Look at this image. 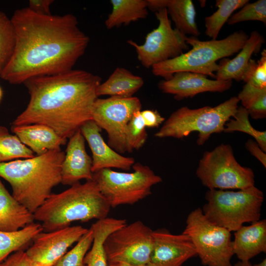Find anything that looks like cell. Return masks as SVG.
<instances>
[{
  "label": "cell",
  "instance_id": "obj_1",
  "mask_svg": "<svg viewBox=\"0 0 266 266\" xmlns=\"http://www.w3.org/2000/svg\"><path fill=\"white\" fill-rule=\"evenodd\" d=\"M11 20L15 46L0 77L12 84L72 69L89 43L72 14L42 15L26 7L15 10Z\"/></svg>",
  "mask_w": 266,
  "mask_h": 266
},
{
  "label": "cell",
  "instance_id": "obj_34",
  "mask_svg": "<svg viewBox=\"0 0 266 266\" xmlns=\"http://www.w3.org/2000/svg\"><path fill=\"white\" fill-rule=\"evenodd\" d=\"M141 110L135 111L129 122L127 128L126 141L127 152L140 149L145 144L147 133L146 127L140 114Z\"/></svg>",
  "mask_w": 266,
  "mask_h": 266
},
{
  "label": "cell",
  "instance_id": "obj_33",
  "mask_svg": "<svg viewBox=\"0 0 266 266\" xmlns=\"http://www.w3.org/2000/svg\"><path fill=\"white\" fill-rule=\"evenodd\" d=\"M93 239L94 232L90 228L73 248L66 252L54 266H86L84 259L92 245Z\"/></svg>",
  "mask_w": 266,
  "mask_h": 266
},
{
  "label": "cell",
  "instance_id": "obj_22",
  "mask_svg": "<svg viewBox=\"0 0 266 266\" xmlns=\"http://www.w3.org/2000/svg\"><path fill=\"white\" fill-rule=\"evenodd\" d=\"M34 221L33 214L9 193L0 177V231H16Z\"/></svg>",
  "mask_w": 266,
  "mask_h": 266
},
{
  "label": "cell",
  "instance_id": "obj_35",
  "mask_svg": "<svg viewBox=\"0 0 266 266\" xmlns=\"http://www.w3.org/2000/svg\"><path fill=\"white\" fill-rule=\"evenodd\" d=\"M258 21L266 24V0H258L248 2L240 10L232 15L227 21L228 25H234L242 22Z\"/></svg>",
  "mask_w": 266,
  "mask_h": 266
},
{
  "label": "cell",
  "instance_id": "obj_44",
  "mask_svg": "<svg viewBox=\"0 0 266 266\" xmlns=\"http://www.w3.org/2000/svg\"><path fill=\"white\" fill-rule=\"evenodd\" d=\"M30 266H49L32 262Z\"/></svg>",
  "mask_w": 266,
  "mask_h": 266
},
{
  "label": "cell",
  "instance_id": "obj_2",
  "mask_svg": "<svg viewBox=\"0 0 266 266\" xmlns=\"http://www.w3.org/2000/svg\"><path fill=\"white\" fill-rule=\"evenodd\" d=\"M101 81L98 75L73 69L30 78L23 83L30 95L29 103L12 126L42 124L67 139L92 120Z\"/></svg>",
  "mask_w": 266,
  "mask_h": 266
},
{
  "label": "cell",
  "instance_id": "obj_24",
  "mask_svg": "<svg viewBox=\"0 0 266 266\" xmlns=\"http://www.w3.org/2000/svg\"><path fill=\"white\" fill-rule=\"evenodd\" d=\"M144 80L125 68L118 67L108 79L99 86L98 97H131L143 86Z\"/></svg>",
  "mask_w": 266,
  "mask_h": 266
},
{
  "label": "cell",
  "instance_id": "obj_11",
  "mask_svg": "<svg viewBox=\"0 0 266 266\" xmlns=\"http://www.w3.org/2000/svg\"><path fill=\"white\" fill-rule=\"evenodd\" d=\"M155 15L159 25L147 33L143 44L132 40L127 41L135 49L138 61L146 68L178 57L189 48L187 36L172 28L166 8L159 9Z\"/></svg>",
  "mask_w": 266,
  "mask_h": 266
},
{
  "label": "cell",
  "instance_id": "obj_7",
  "mask_svg": "<svg viewBox=\"0 0 266 266\" xmlns=\"http://www.w3.org/2000/svg\"><path fill=\"white\" fill-rule=\"evenodd\" d=\"M201 209L206 218L232 232L260 220L264 197L253 186L238 191L209 189Z\"/></svg>",
  "mask_w": 266,
  "mask_h": 266
},
{
  "label": "cell",
  "instance_id": "obj_25",
  "mask_svg": "<svg viewBox=\"0 0 266 266\" xmlns=\"http://www.w3.org/2000/svg\"><path fill=\"white\" fill-rule=\"evenodd\" d=\"M158 8L166 9L175 28L184 33L198 37L200 32L196 21V11L191 0H158Z\"/></svg>",
  "mask_w": 266,
  "mask_h": 266
},
{
  "label": "cell",
  "instance_id": "obj_16",
  "mask_svg": "<svg viewBox=\"0 0 266 266\" xmlns=\"http://www.w3.org/2000/svg\"><path fill=\"white\" fill-rule=\"evenodd\" d=\"M232 84V80H211L202 74L181 71L161 80L158 87L163 93L172 95L176 100H181L207 92L222 93L230 89Z\"/></svg>",
  "mask_w": 266,
  "mask_h": 266
},
{
  "label": "cell",
  "instance_id": "obj_40",
  "mask_svg": "<svg viewBox=\"0 0 266 266\" xmlns=\"http://www.w3.org/2000/svg\"><path fill=\"white\" fill-rule=\"evenodd\" d=\"M246 147L250 153L255 157L263 165L266 167V155L258 144L252 139H248L246 143Z\"/></svg>",
  "mask_w": 266,
  "mask_h": 266
},
{
  "label": "cell",
  "instance_id": "obj_15",
  "mask_svg": "<svg viewBox=\"0 0 266 266\" xmlns=\"http://www.w3.org/2000/svg\"><path fill=\"white\" fill-rule=\"evenodd\" d=\"M153 249L150 262L156 266H181L197 256L194 244L187 235L173 234L166 230L153 231Z\"/></svg>",
  "mask_w": 266,
  "mask_h": 266
},
{
  "label": "cell",
  "instance_id": "obj_39",
  "mask_svg": "<svg viewBox=\"0 0 266 266\" xmlns=\"http://www.w3.org/2000/svg\"><path fill=\"white\" fill-rule=\"evenodd\" d=\"M53 0H30L28 7L32 11L42 15H50V7Z\"/></svg>",
  "mask_w": 266,
  "mask_h": 266
},
{
  "label": "cell",
  "instance_id": "obj_29",
  "mask_svg": "<svg viewBox=\"0 0 266 266\" xmlns=\"http://www.w3.org/2000/svg\"><path fill=\"white\" fill-rule=\"evenodd\" d=\"M35 156L17 135L10 133L6 128L0 126V163L19 158H30Z\"/></svg>",
  "mask_w": 266,
  "mask_h": 266
},
{
  "label": "cell",
  "instance_id": "obj_12",
  "mask_svg": "<svg viewBox=\"0 0 266 266\" xmlns=\"http://www.w3.org/2000/svg\"><path fill=\"white\" fill-rule=\"evenodd\" d=\"M142 104L136 97L98 98L92 110V120L106 131L108 145L119 154L127 152L128 126L134 113L141 110Z\"/></svg>",
  "mask_w": 266,
  "mask_h": 266
},
{
  "label": "cell",
  "instance_id": "obj_10",
  "mask_svg": "<svg viewBox=\"0 0 266 266\" xmlns=\"http://www.w3.org/2000/svg\"><path fill=\"white\" fill-rule=\"evenodd\" d=\"M183 233L189 236L204 266H232L234 255L231 232L207 220L202 209L191 212Z\"/></svg>",
  "mask_w": 266,
  "mask_h": 266
},
{
  "label": "cell",
  "instance_id": "obj_45",
  "mask_svg": "<svg viewBox=\"0 0 266 266\" xmlns=\"http://www.w3.org/2000/svg\"><path fill=\"white\" fill-rule=\"evenodd\" d=\"M2 91L1 87H0V101L2 99Z\"/></svg>",
  "mask_w": 266,
  "mask_h": 266
},
{
  "label": "cell",
  "instance_id": "obj_14",
  "mask_svg": "<svg viewBox=\"0 0 266 266\" xmlns=\"http://www.w3.org/2000/svg\"><path fill=\"white\" fill-rule=\"evenodd\" d=\"M88 229L81 226H68L50 232L42 231L33 238L26 252L33 262L54 266Z\"/></svg>",
  "mask_w": 266,
  "mask_h": 266
},
{
  "label": "cell",
  "instance_id": "obj_13",
  "mask_svg": "<svg viewBox=\"0 0 266 266\" xmlns=\"http://www.w3.org/2000/svg\"><path fill=\"white\" fill-rule=\"evenodd\" d=\"M153 232L139 220L112 232L103 244L107 262L123 261L137 265L151 263Z\"/></svg>",
  "mask_w": 266,
  "mask_h": 266
},
{
  "label": "cell",
  "instance_id": "obj_37",
  "mask_svg": "<svg viewBox=\"0 0 266 266\" xmlns=\"http://www.w3.org/2000/svg\"><path fill=\"white\" fill-rule=\"evenodd\" d=\"M32 262L26 251L21 250L10 255L0 263V266H30Z\"/></svg>",
  "mask_w": 266,
  "mask_h": 266
},
{
  "label": "cell",
  "instance_id": "obj_26",
  "mask_svg": "<svg viewBox=\"0 0 266 266\" xmlns=\"http://www.w3.org/2000/svg\"><path fill=\"white\" fill-rule=\"evenodd\" d=\"M112 11L105 21L107 29L145 19L148 14L147 0H111Z\"/></svg>",
  "mask_w": 266,
  "mask_h": 266
},
{
  "label": "cell",
  "instance_id": "obj_32",
  "mask_svg": "<svg viewBox=\"0 0 266 266\" xmlns=\"http://www.w3.org/2000/svg\"><path fill=\"white\" fill-rule=\"evenodd\" d=\"M15 43V30L11 18L0 10V74L13 55Z\"/></svg>",
  "mask_w": 266,
  "mask_h": 266
},
{
  "label": "cell",
  "instance_id": "obj_8",
  "mask_svg": "<svg viewBox=\"0 0 266 266\" xmlns=\"http://www.w3.org/2000/svg\"><path fill=\"white\" fill-rule=\"evenodd\" d=\"M132 172L110 168L93 173V179L110 207L133 205L151 194V188L162 181L147 166L135 163Z\"/></svg>",
  "mask_w": 266,
  "mask_h": 266
},
{
  "label": "cell",
  "instance_id": "obj_28",
  "mask_svg": "<svg viewBox=\"0 0 266 266\" xmlns=\"http://www.w3.org/2000/svg\"><path fill=\"white\" fill-rule=\"evenodd\" d=\"M249 0H217V10L211 15L205 17V34L212 39H217L222 27L233 15V12L241 8Z\"/></svg>",
  "mask_w": 266,
  "mask_h": 266
},
{
  "label": "cell",
  "instance_id": "obj_23",
  "mask_svg": "<svg viewBox=\"0 0 266 266\" xmlns=\"http://www.w3.org/2000/svg\"><path fill=\"white\" fill-rule=\"evenodd\" d=\"M126 224L125 219L106 217L97 220L91 226L94 232V239L91 248L84 259L86 266H107L104 242L112 232Z\"/></svg>",
  "mask_w": 266,
  "mask_h": 266
},
{
  "label": "cell",
  "instance_id": "obj_17",
  "mask_svg": "<svg viewBox=\"0 0 266 266\" xmlns=\"http://www.w3.org/2000/svg\"><path fill=\"white\" fill-rule=\"evenodd\" d=\"M80 130L92 152L93 173L107 168H117L125 171L131 169L135 163L134 159L122 156L106 144L100 134L101 129L93 120L84 123Z\"/></svg>",
  "mask_w": 266,
  "mask_h": 266
},
{
  "label": "cell",
  "instance_id": "obj_4",
  "mask_svg": "<svg viewBox=\"0 0 266 266\" xmlns=\"http://www.w3.org/2000/svg\"><path fill=\"white\" fill-rule=\"evenodd\" d=\"M110 208L93 179L75 183L60 193H52L33 215L44 232H50L75 221L104 219Z\"/></svg>",
  "mask_w": 266,
  "mask_h": 266
},
{
  "label": "cell",
  "instance_id": "obj_41",
  "mask_svg": "<svg viewBox=\"0 0 266 266\" xmlns=\"http://www.w3.org/2000/svg\"><path fill=\"white\" fill-rule=\"evenodd\" d=\"M107 266H156L151 263L145 265H137L123 261H113L108 262Z\"/></svg>",
  "mask_w": 266,
  "mask_h": 266
},
{
  "label": "cell",
  "instance_id": "obj_18",
  "mask_svg": "<svg viewBox=\"0 0 266 266\" xmlns=\"http://www.w3.org/2000/svg\"><path fill=\"white\" fill-rule=\"evenodd\" d=\"M92 159L88 154L85 138L78 129L69 138L61 168V183L71 186L81 179L93 180Z\"/></svg>",
  "mask_w": 266,
  "mask_h": 266
},
{
  "label": "cell",
  "instance_id": "obj_30",
  "mask_svg": "<svg viewBox=\"0 0 266 266\" xmlns=\"http://www.w3.org/2000/svg\"><path fill=\"white\" fill-rule=\"evenodd\" d=\"M242 106L254 119L266 117V89H261L245 83L238 96Z\"/></svg>",
  "mask_w": 266,
  "mask_h": 266
},
{
  "label": "cell",
  "instance_id": "obj_42",
  "mask_svg": "<svg viewBox=\"0 0 266 266\" xmlns=\"http://www.w3.org/2000/svg\"><path fill=\"white\" fill-rule=\"evenodd\" d=\"M234 266H253L250 261H239L235 263Z\"/></svg>",
  "mask_w": 266,
  "mask_h": 266
},
{
  "label": "cell",
  "instance_id": "obj_43",
  "mask_svg": "<svg viewBox=\"0 0 266 266\" xmlns=\"http://www.w3.org/2000/svg\"><path fill=\"white\" fill-rule=\"evenodd\" d=\"M253 266H266V259H264L261 262L254 265Z\"/></svg>",
  "mask_w": 266,
  "mask_h": 266
},
{
  "label": "cell",
  "instance_id": "obj_3",
  "mask_svg": "<svg viewBox=\"0 0 266 266\" xmlns=\"http://www.w3.org/2000/svg\"><path fill=\"white\" fill-rule=\"evenodd\" d=\"M65 152L49 151L27 159L0 163V177L7 181L12 196L33 213L61 183V168Z\"/></svg>",
  "mask_w": 266,
  "mask_h": 266
},
{
  "label": "cell",
  "instance_id": "obj_9",
  "mask_svg": "<svg viewBox=\"0 0 266 266\" xmlns=\"http://www.w3.org/2000/svg\"><path fill=\"white\" fill-rule=\"evenodd\" d=\"M196 174L209 189H244L255 186L254 173L235 159L232 146L222 144L205 152Z\"/></svg>",
  "mask_w": 266,
  "mask_h": 266
},
{
  "label": "cell",
  "instance_id": "obj_38",
  "mask_svg": "<svg viewBox=\"0 0 266 266\" xmlns=\"http://www.w3.org/2000/svg\"><path fill=\"white\" fill-rule=\"evenodd\" d=\"M140 114L146 128H158L165 120L157 110L146 109L140 111Z\"/></svg>",
  "mask_w": 266,
  "mask_h": 266
},
{
  "label": "cell",
  "instance_id": "obj_5",
  "mask_svg": "<svg viewBox=\"0 0 266 266\" xmlns=\"http://www.w3.org/2000/svg\"><path fill=\"white\" fill-rule=\"evenodd\" d=\"M243 31L235 32L222 39L202 41L191 36L186 42L192 48L178 57L152 66L153 74L170 78L181 71L198 73L215 78L219 68L216 62L238 53L248 38Z\"/></svg>",
  "mask_w": 266,
  "mask_h": 266
},
{
  "label": "cell",
  "instance_id": "obj_6",
  "mask_svg": "<svg viewBox=\"0 0 266 266\" xmlns=\"http://www.w3.org/2000/svg\"><path fill=\"white\" fill-rule=\"evenodd\" d=\"M239 102L237 97H233L214 107L205 106L196 109L182 107L165 121L155 136L180 139L197 132V142L202 145L212 134L224 132L227 122L235 115Z\"/></svg>",
  "mask_w": 266,
  "mask_h": 266
},
{
  "label": "cell",
  "instance_id": "obj_27",
  "mask_svg": "<svg viewBox=\"0 0 266 266\" xmlns=\"http://www.w3.org/2000/svg\"><path fill=\"white\" fill-rule=\"evenodd\" d=\"M42 231L41 224L34 222L16 231H0V263L13 253L24 250L35 236Z\"/></svg>",
  "mask_w": 266,
  "mask_h": 266
},
{
  "label": "cell",
  "instance_id": "obj_20",
  "mask_svg": "<svg viewBox=\"0 0 266 266\" xmlns=\"http://www.w3.org/2000/svg\"><path fill=\"white\" fill-rule=\"evenodd\" d=\"M264 42L265 38L260 33L252 31L234 58L231 60L224 58L220 62L215 78L221 80L242 81L252 55L260 51Z\"/></svg>",
  "mask_w": 266,
  "mask_h": 266
},
{
  "label": "cell",
  "instance_id": "obj_36",
  "mask_svg": "<svg viewBox=\"0 0 266 266\" xmlns=\"http://www.w3.org/2000/svg\"><path fill=\"white\" fill-rule=\"evenodd\" d=\"M245 83L261 89H266V50L261 52L260 59L256 61L251 59L244 74Z\"/></svg>",
  "mask_w": 266,
  "mask_h": 266
},
{
  "label": "cell",
  "instance_id": "obj_31",
  "mask_svg": "<svg viewBox=\"0 0 266 266\" xmlns=\"http://www.w3.org/2000/svg\"><path fill=\"white\" fill-rule=\"evenodd\" d=\"M249 114L242 106L238 107L233 117L225 125L224 132L233 133L235 131L241 132L252 136L260 148L266 152V133L265 131L256 130L251 125L249 120Z\"/></svg>",
  "mask_w": 266,
  "mask_h": 266
},
{
  "label": "cell",
  "instance_id": "obj_21",
  "mask_svg": "<svg viewBox=\"0 0 266 266\" xmlns=\"http://www.w3.org/2000/svg\"><path fill=\"white\" fill-rule=\"evenodd\" d=\"M234 255L241 261H249L266 252V220L263 219L242 226L234 232L233 240Z\"/></svg>",
  "mask_w": 266,
  "mask_h": 266
},
{
  "label": "cell",
  "instance_id": "obj_19",
  "mask_svg": "<svg viewBox=\"0 0 266 266\" xmlns=\"http://www.w3.org/2000/svg\"><path fill=\"white\" fill-rule=\"evenodd\" d=\"M11 131L36 155L61 149L67 141L52 128L42 124L12 126Z\"/></svg>",
  "mask_w": 266,
  "mask_h": 266
}]
</instances>
